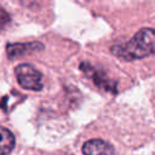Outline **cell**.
I'll use <instances>...</instances> for the list:
<instances>
[{
	"label": "cell",
	"instance_id": "obj_2",
	"mask_svg": "<svg viewBox=\"0 0 155 155\" xmlns=\"http://www.w3.org/2000/svg\"><path fill=\"white\" fill-rule=\"evenodd\" d=\"M15 75L18 84L31 91H40L42 88V75L30 64H19L15 69Z\"/></svg>",
	"mask_w": 155,
	"mask_h": 155
},
{
	"label": "cell",
	"instance_id": "obj_5",
	"mask_svg": "<svg viewBox=\"0 0 155 155\" xmlns=\"http://www.w3.org/2000/svg\"><path fill=\"white\" fill-rule=\"evenodd\" d=\"M15 136L6 127L0 126V155H8L15 148Z\"/></svg>",
	"mask_w": 155,
	"mask_h": 155
},
{
	"label": "cell",
	"instance_id": "obj_4",
	"mask_svg": "<svg viewBox=\"0 0 155 155\" xmlns=\"http://www.w3.org/2000/svg\"><path fill=\"white\" fill-rule=\"evenodd\" d=\"M42 44L40 42H29V44H8L7 45V54L10 58L19 57L29 52L42 50Z\"/></svg>",
	"mask_w": 155,
	"mask_h": 155
},
{
	"label": "cell",
	"instance_id": "obj_3",
	"mask_svg": "<svg viewBox=\"0 0 155 155\" xmlns=\"http://www.w3.org/2000/svg\"><path fill=\"white\" fill-rule=\"evenodd\" d=\"M84 155H115L113 145L103 139L87 140L82 147Z\"/></svg>",
	"mask_w": 155,
	"mask_h": 155
},
{
	"label": "cell",
	"instance_id": "obj_6",
	"mask_svg": "<svg viewBox=\"0 0 155 155\" xmlns=\"http://www.w3.org/2000/svg\"><path fill=\"white\" fill-rule=\"evenodd\" d=\"M8 22H10V16H8V13H7L2 7H0V31L8 24Z\"/></svg>",
	"mask_w": 155,
	"mask_h": 155
},
{
	"label": "cell",
	"instance_id": "obj_1",
	"mask_svg": "<svg viewBox=\"0 0 155 155\" xmlns=\"http://www.w3.org/2000/svg\"><path fill=\"white\" fill-rule=\"evenodd\" d=\"M111 52L122 61L142 59L155 54V29L143 28L138 30L128 41L113 46Z\"/></svg>",
	"mask_w": 155,
	"mask_h": 155
}]
</instances>
